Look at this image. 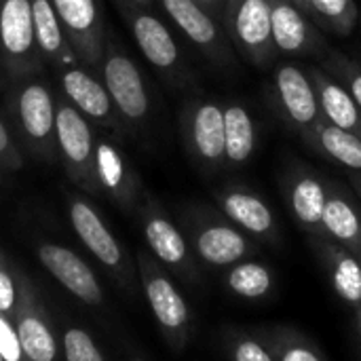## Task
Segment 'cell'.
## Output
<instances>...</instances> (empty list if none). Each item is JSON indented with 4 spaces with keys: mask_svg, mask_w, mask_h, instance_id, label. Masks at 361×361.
<instances>
[{
    "mask_svg": "<svg viewBox=\"0 0 361 361\" xmlns=\"http://www.w3.org/2000/svg\"><path fill=\"white\" fill-rule=\"evenodd\" d=\"M2 116L25 157L59 163L57 157V93L44 72L8 78L2 93Z\"/></svg>",
    "mask_w": 361,
    "mask_h": 361,
    "instance_id": "1",
    "label": "cell"
},
{
    "mask_svg": "<svg viewBox=\"0 0 361 361\" xmlns=\"http://www.w3.org/2000/svg\"><path fill=\"white\" fill-rule=\"evenodd\" d=\"M180 226L203 271H224L260 252V243L216 205L188 203L180 212Z\"/></svg>",
    "mask_w": 361,
    "mask_h": 361,
    "instance_id": "2",
    "label": "cell"
},
{
    "mask_svg": "<svg viewBox=\"0 0 361 361\" xmlns=\"http://www.w3.org/2000/svg\"><path fill=\"white\" fill-rule=\"evenodd\" d=\"M135 267L144 298L173 353H182L195 336V313L176 286L171 273L150 254L137 252Z\"/></svg>",
    "mask_w": 361,
    "mask_h": 361,
    "instance_id": "3",
    "label": "cell"
},
{
    "mask_svg": "<svg viewBox=\"0 0 361 361\" xmlns=\"http://www.w3.org/2000/svg\"><path fill=\"white\" fill-rule=\"evenodd\" d=\"M137 220L142 226L144 241L148 252L180 281L186 286L199 288L203 283V269L197 262L190 243L178 222L165 212L161 201L150 192H144V199L137 207Z\"/></svg>",
    "mask_w": 361,
    "mask_h": 361,
    "instance_id": "4",
    "label": "cell"
},
{
    "mask_svg": "<svg viewBox=\"0 0 361 361\" xmlns=\"http://www.w3.org/2000/svg\"><path fill=\"white\" fill-rule=\"evenodd\" d=\"M97 74L104 80L110 99L125 123L127 131H137L146 127L152 110V99L148 93L146 78L131 55L114 40L108 32L104 55L97 66Z\"/></svg>",
    "mask_w": 361,
    "mask_h": 361,
    "instance_id": "5",
    "label": "cell"
},
{
    "mask_svg": "<svg viewBox=\"0 0 361 361\" xmlns=\"http://www.w3.org/2000/svg\"><path fill=\"white\" fill-rule=\"evenodd\" d=\"M66 203H68V220L78 241L106 271H110L116 277L121 288L133 292L137 267L129 260L125 247L110 231L97 207L80 192H70L66 197Z\"/></svg>",
    "mask_w": 361,
    "mask_h": 361,
    "instance_id": "6",
    "label": "cell"
},
{
    "mask_svg": "<svg viewBox=\"0 0 361 361\" xmlns=\"http://www.w3.org/2000/svg\"><path fill=\"white\" fill-rule=\"evenodd\" d=\"M57 123H55V137H57V157L68 176V180L82 190L85 195L99 197V188L95 182V125L87 121L57 89Z\"/></svg>",
    "mask_w": 361,
    "mask_h": 361,
    "instance_id": "7",
    "label": "cell"
},
{
    "mask_svg": "<svg viewBox=\"0 0 361 361\" xmlns=\"http://www.w3.org/2000/svg\"><path fill=\"white\" fill-rule=\"evenodd\" d=\"M180 133L195 167L212 178L224 169V108L209 97H190L180 112Z\"/></svg>",
    "mask_w": 361,
    "mask_h": 361,
    "instance_id": "8",
    "label": "cell"
},
{
    "mask_svg": "<svg viewBox=\"0 0 361 361\" xmlns=\"http://www.w3.org/2000/svg\"><path fill=\"white\" fill-rule=\"evenodd\" d=\"M116 8L146 61L163 78L180 87L190 74L184 61V53L167 23L150 8L131 4L127 0H116Z\"/></svg>",
    "mask_w": 361,
    "mask_h": 361,
    "instance_id": "9",
    "label": "cell"
},
{
    "mask_svg": "<svg viewBox=\"0 0 361 361\" xmlns=\"http://www.w3.org/2000/svg\"><path fill=\"white\" fill-rule=\"evenodd\" d=\"M233 49L256 68L273 66L271 0H228L220 17Z\"/></svg>",
    "mask_w": 361,
    "mask_h": 361,
    "instance_id": "10",
    "label": "cell"
},
{
    "mask_svg": "<svg viewBox=\"0 0 361 361\" xmlns=\"http://www.w3.org/2000/svg\"><path fill=\"white\" fill-rule=\"evenodd\" d=\"M0 63L8 78L44 72L30 0H0Z\"/></svg>",
    "mask_w": 361,
    "mask_h": 361,
    "instance_id": "11",
    "label": "cell"
},
{
    "mask_svg": "<svg viewBox=\"0 0 361 361\" xmlns=\"http://www.w3.org/2000/svg\"><path fill=\"white\" fill-rule=\"evenodd\" d=\"M271 99L286 127L300 137L324 121L313 78L309 70L294 61L275 66L271 74Z\"/></svg>",
    "mask_w": 361,
    "mask_h": 361,
    "instance_id": "12",
    "label": "cell"
},
{
    "mask_svg": "<svg viewBox=\"0 0 361 361\" xmlns=\"http://www.w3.org/2000/svg\"><path fill=\"white\" fill-rule=\"evenodd\" d=\"M55 78H57V91L95 127L114 131L118 135L129 133L97 70L85 63H74L55 70Z\"/></svg>",
    "mask_w": 361,
    "mask_h": 361,
    "instance_id": "13",
    "label": "cell"
},
{
    "mask_svg": "<svg viewBox=\"0 0 361 361\" xmlns=\"http://www.w3.org/2000/svg\"><path fill=\"white\" fill-rule=\"evenodd\" d=\"M279 184L286 207L296 226L307 235V239L324 237L322 220L328 201L330 180L317 173L307 163L294 161L283 169Z\"/></svg>",
    "mask_w": 361,
    "mask_h": 361,
    "instance_id": "14",
    "label": "cell"
},
{
    "mask_svg": "<svg viewBox=\"0 0 361 361\" xmlns=\"http://www.w3.org/2000/svg\"><path fill=\"white\" fill-rule=\"evenodd\" d=\"M216 207L258 243H281V228L269 201L243 182H226L214 190Z\"/></svg>",
    "mask_w": 361,
    "mask_h": 361,
    "instance_id": "15",
    "label": "cell"
},
{
    "mask_svg": "<svg viewBox=\"0 0 361 361\" xmlns=\"http://www.w3.org/2000/svg\"><path fill=\"white\" fill-rule=\"evenodd\" d=\"M93 169L99 197L110 199L125 214L137 212L146 192L144 184L125 152L106 135H97Z\"/></svg>",
    "mask_w": 361,
    "mask_h": 361,
    "instance_id": "16",
    "label": "cell"
},
{
    "mask_svg": "<svg viewBox=\"0 0 361 361\" xmlns=\"http://www.w3.org/2000/svg\"><path fill=\"white\" fill-rule=\"evenodd\" d=\"M171 23L214 63L226 66L233 61L231 40L222 21L195 0H159Z\"/></svg>",
    "mask_w": 361,
    "mask_h": 361,
    "instance_id": "17",
    "label": "cell"
},
{
    "mask_svg": "<svg viewBox=\"0 0 361 361\" xmlns=\"http://www.w3.org/2000/svg\"><path fill=\"white\" fill-rule=\"evenodd\" d=\"M51 4L66 27L78 59L97 70L108 36L99 0H51Z\"/></svg>",
    "mask_w": 361,
    "mask_h": 361,
    "instance_id": "18",
    "label": "cell"
},
{
    "mask_svg": "<svg viewBox=\"0 0 361 361\" xmlns=\"http://www.w3.org/2000/svg\"><path fill=\"white\" fill-rule=\"evenodd\" d=\"M17 307L13 313V324L21 343V351L25 361H55L57 357V341L53 328L36 298V290L32 281L17 271Z\"/></svg>",
    "mask_w": 361,
    "mask_h": 361,
    "instance_id": "19",
    "label": "cell"
},
{
    "mask_svg": "<svg viewBox=\"0 0 361 361\" xmlns=\"http://www.w3.org/2000/svg\"><path fill=\"white\" fill-rule=\"evenodd\" d=\"M273 47L286 57H322L328 47L319 25L292 0H271Z\"/></svg>",
    "mask_w": 361,
    "mask_h": 361,
    "instance_id": "20",
    "label": "cell"
},
{
    "mask_svg": "<svg viewBox=\"0 0 361 361\" xmlns=\"http://www.w3.org/2000/svg\"><path fill=\"white\" fill-rule=\"evenodd\" d=\"M38 262L80 302L89 307H102L104 305V290L93 273V269L70 247L53 243V241H40L36 245Z\"/></svg>",
    "mask_w": 361,
    "mask_h": 361,
    "instance_id": "21",
    "label": "cell"
},
{
    "mask_svg": "<svg viewBox=\"0 0 361 361\" xmlns=\"http://www.w3.org/2000/svg\"><path fill=\"white\" fill-rule=\"evenodd\" d=\"M311 252L315 254L326 279L334 294L353 309L361 307V260L349 247L324 237L309 239Z\"/></svg>",
    "mask_w": 361,
    "mask_h": 361,
    "instance_id": "22",
    "label": "cell"
},
{
    "mask_svg": "<svg viewBox=\"0 0 361 361\" xmlns=\"http://www.w3.org/2000/svg\"><path fill=\"white\" fill-rule=\"evenodd\" d=\"M322 228L328 239L361 256V201L338 180H330Z\"/></svg>",
    "mask_w": 361,
    "mask_h": 361,
    "instance_id": "23",
    "label": "cell"
},
{
    "mask_svg": "<svg viewBox=\"0 0 361 361\" xmlns=\"http://www.w3.org/2000/svg\"><path fill=\"white\" fill-rule=\"evenodd\" d=\"M30 2H32L34 36H36V44H38L44 66H49L55 72L74 63H82L78 55L74 53L68 40L66 27L61 19L57 17L51 0H30Z\"/></svg>",
    "mask_w": 361,
    "mask_h": 361,
    "instance_id": "24",
    "label": "cell"
},
{
    "mask_svg": "<svg viewBox=\"0 0 361 361\" xmlns=\"http://www.w3.org/2000/svg\"><path fill=\"white\" fill-rule=\"evenodd\" d=\"M309 74L317 91L322 118L338 129H345L361 137V108L349 95V91L322 66H311Z\"/></svg>",
    "mask_w": 361,
    "mask_h": 361,
    "instance_id": "25",
    "label": "cell"
},
{
    "mask_svg": "<svg viewBox=\"0 0 361 361\" xmlns=\"http://www.w3.org/2000/svg\"><path fill=\"white\" fill-rule=\"evenodd\" d=\"M222 108H224V169H241L256 154L258 127L245 104L228 102Z\"/></svg>",
    "mask_w": 361,
    "mask_h": 361,
    "instance_id": "26",
    "label": "cell"
},
{
    "mask_svg": "<svg viewBox=\"0 0 361 361\" xmlns=\"http://www.w3.org/2000/svg\"><path fill=\"white\" fill-rule=\"evenodd\" d=\"M220 279L222 288L228 294L245 302H264L273 298L277 290L275 271L264 260H258L254 256L224 269Z\"/></svg>",
    "mask_w": 361,
    "mask_h": 361,
    "instance_id": "27",
    "label": "cell"
},
{
    "mask_svg": "<svg viewBox=\"0 0 361 361\" xmlns=\"http://www.w3.org/2000/svg\"><path fill=\"white\" fill-rule=\"evenodd\" d=\"M305 144L322 159L347 169L361 173V137L338 129L326 121L317 123L311 131L302 135Z\"/></svg>",
    "mask_w": 361,
    "mask_h": 361,
    "instance_id": "28",
    "label": "cell"
},
{
    "mask_svg": "<svg viewBox=\"0 0 361 361\" xmlns=\"http://www.w3.org/2000/svg\"><path fill=\"white\" fill-rule=\"evenodd\" d=\"M277 361H328L322 349L292 326H267L256 330Z\"/></svg>",
    "mask_w": 361,
    "mask_h": 361,
    "instance_id": "29",
    "label": "cell"
},
{
    "mask_svg": "<svg viewBox=\"0 0 361 361\" xmlns=\"http://www.w3.org/2000/svg\"><path fill=\"white\" fill-rule=\"evenodd\" d=\"M220 351L228 361H277L262 336L237 326H226L218 332Z\"/></svg>",
    "mask_w": 361,
    "mask_h": 361,
    "instance_id": "30",
    "label": "cell"
},
{
    "mask_svg": "<svg viewBox=\"0 0 361 361\" xmlns=\"http://www.w3.org/2000/svg\"><path fill=\"white\" fill-rule=\"evenodd\" d=\"M311 19L326 32L336 36H351L360 23V8L355 0H309Z\"/></svg>",
    "mask_w": 361,
    "mask_h": 361,
    "instance_id": "31",
    "label": "cell"
},
{
    "mask_svg": "<svg viewBox=\"0 0 361 361\" xmlns=\"http://www.w3.org/2000/svg\"><path fill=\"white\" fill-rule=\"evenodd\" d=\"M319 66L326 72H330L349 91V95L357 102V106L361 108V63H357L355 59H351L349 55H345L341 51L328 49L322 55Z\"/></svg>",
    "mask_w": 361,
    "mask_h": 361,
    "instance_id": "32",
    "label": "cell"
},
{
    "mask_svg": "<svg viewBox=\"0 0 361 361\" xmlns=\"http://www.w3.org/2000/svg\"><path fill=\"white\" fill-rule=\"evenodd\" d=\"M66 361H106L102 349L82 328H68L61 338Z\"/></svg>",
    "mask_w": 361,
    "mask_h": 361,
    "instance_id": "33",
    "label": "cell"
},
{
    "mask_svg": "<svg viewBox=\"0 0 361 361\" xmlns=\"http://www.w3.org/2000/svg\"><path fill=\"white\" fill-rule=\"evenodd\" d=\"M25 165V154L0 114V173H17Z\"/></svg>",
    "mask_w": 361,
    "mask_h": 361,
    "instance_id": "34",
    "label": "cell"
},
{
    "mask_svg": "<svg viewBox=\"0 0 361 361\" xmlns=\"http://www.w3.org/2000/svg\"><path fill=\"white\" fill-rule=\"evenodd\" d=\"M17 296H19L17 273L8 264L6 256L0 252V313L13 317L15 307H17Z\"/></svg>",
    "mask_w": 361,
    "mask_h": 361,
    "instance_id": "35",
    "label": "cell"
},
{
    "mask_svg": "<svg viewBox=\"0 0 361 361\" xmlns=\"http://www.w3.org/2000/svg\"><path fill=\"white\" fill-rule=\"evenodd\" d=\"M0 355L4 361H25L15 324L4 313H0Z\"/></svg>",
    "mask_w": 361,
    "mask_h": 361,
    "instance_id": "36",
    "label": "cell"
},
{
    "mask_svg": "<svg viewBox=\"0 0 361 361\" xmlns=\"http://www.w3.org/2000/svg\"><path fill=\"white\" fill-rule=\"evenodd\" d=\"M197 4H201V6H205L209 13H214L218 19L222 17V11H224V6H226V2L228 0H195Z\"/></svg>",
    "mask_w": 361,
    "mask_h": 361,
    "instance_id": "37",
    "label": "cell"
},
{
    "mask_svg": "<svg viewBox=\"0 0 361 361\" xmlns=\"http://www.w3.org/2000/svg\"><path fill=\"white\" fill-rule=\"evenodd\" d=\"M347 178H349V186L353 188V192L357 195V199L361 201V173H357V171H347Z\"/></svg>",
    "mask_w": 361,
    "mask_h": 361,
    "instance_id": "38",
    "label": "cell"
},
{
    "mask_svg": "<svg viewBox=\"0 0 361 361\" xmlns=\"http://www.w3.org/2000/svg\"><path fill=\"white\" fill-rule=\"evenodd\" d=\"M292 2H294L298 8H302V11L311 17V2H309V0H292Z\"/></svg>",
    "mask_w": 361,
    "mask_h": 361,
    "instance_id": "39",
    "label": "cell"
},
{
    "mask_svg": "<svg viewBox=\"0 0 361 361\" xmlns=\"http://www.w3.org/2000/svg\"><path fill=\"white\" fill-rule=\"evenodd\" d=\"M353 322H355V330H357V334H360L361 338V307L353 309Z\"/></svg>",
    "mask_w": 361,
    "mask_h": 361,
    "instance_id": "40",
    "label": "cell"
},
{
    "mask_svg": "<svg viewBox=\"0 0 361 361\" xmlns=\"http://www.w3.org/2000/svg\"><path fill=\"white\" fill-rule=\"evenodd\" d=\"M131 4H137V6H144V8H150L154 4V0H127Z\"/></svg>",
    "mask_w": 361,
    "mask_h": 361,
    "instance_id": "41",
    "label": "cell"
},
{
    "mask_svg": "<svg viewBox=\"0 0 361 361\" xmlns=\"http://www.w3.org/2000/svg\"><path fill=\"white\" fill-rule=\"evenodd\" d=\"M4 87H6V74L2 70V63H0V95L4 93Z\"/></svg>",
    "mask_w": 361,
    "mask_h": 361,
    "instance_id": "42",
    "label": "cell"
},
{
    "mask_svg": "<svg viewBox=\"0 0 361 361\" xmlns=\"http://www.w3.org/2000/svg\"><path fill=\"white\" fill-rule=\"evenodd\" d=\"M127 361H148V360H144V357H129Z\"/></svg>",
    "mask_w": 361,
    "mask_h": 361,
    "instance_id": "43",
    "label": "cell"
},
{
    "mask_svg": "<svg viewBox=\"0 0 361 361\" xmlns=\"http://www.w3.org/2000/svg\"><path fill=\"white\" fill-rule=\"evenodd\" d=\"M0 361H4V360H2V355H0Z\"/></svg>",
    "mask_w": 361,
    "mask_h": 361,
    "instance_id": "44",
    "label": "cell"
},
{
    "mask_svg": "<svg viewBox=\"0 0 361 361\" xmlns=\"http://www.w3.org/2000/svg\"><path fill=\"white\" fill-rule=\"evenodd\" d=\"M360 260H361V256H360Z\"/></svg>",
    "mask_w": 361,
    "mask_h": 361,
    "instance_id": "45",
    "label": "cell"
}]
</instances>
